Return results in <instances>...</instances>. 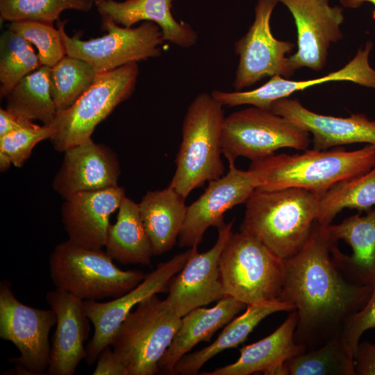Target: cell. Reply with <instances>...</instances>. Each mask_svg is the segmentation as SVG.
<instances>
[{
	"label": "cell",
	"instance_id": "8",
	"mask_svg": "<svg viewBox=\"0 0 375 375\" xmlns=\"http://www.w3.org/2000/svg\"><path fill=\"white\" fill-rule=\"evenodd\" d=\"M139 74L137 62L98 72L90 88L67 110L57 112L50 138L60 152L91 138L96 126L133 94Z\"/></svg>",
	"mask_w": 375,
	"mask_h": 375
},
{
	"label": "cell",
	"instance_id": "16",
	"mask_svg": "<svg viewBox=\"0 0 375 375\" xmlns=\"http://www.w3.org/2000/svg\"><path fill=\"white\" fill-rule=\"evenodd\" d=\"M233 223L232 220L219 227L215 244L204 253L195 251L169 285L165 301L178 316L182 317L226 296L220 276L219 258L233 233Z\"/></svg>",
	"mask_w": 375,
	"mask_h": 375
},
{
	"label": "cell",
	"instance_id": "40",
	"mask_svg": "<svg viewBox=\"0 0 375 375\" xmlns=\"http://www.w3.org/2000/svg\"><path fill=\"white\" fill-rule=\"evenodd\" d=\"M33 121L22 118L6 109H0V138L17 130L34 126Z\"/></svg>",
	"mask_w": 375,
	"mask_h": 375
},
{
	"label": "cell",
	"instance_id": "39",
	"mask_svg": "<svg viewBox=\"0 0 375 375\" xmlns=\"http://www.w3.org/2000/svg\"><path fill=\"white\" fill-rule=\"evenodd\" d=\"M354 358L356 375H375V343L360 342Z\"/></svg>",
	"mask_w": 375,
	"mask_h": 375
},
{
	"label": "cell",
	"instance_id": "5",
	"mask_svg": "<svg viewBox=\"0 0 375 375\" xmlns=\"http://www.w3.org/2000/svg\"><path fill=\"white\" fill-rule=\"evenodd\" d=\"M51 281L56 288L83 301L118 297L146 277L139 270H122L102 249L78 247L68 240L58 244L49 257Z\"/></svg>",
	"mask_w": 375,
	"mask_h": 375
},
{
	"label": "cell",
	"instance_id": "33",
	"mask_svg": "<svg viewBox=\"0 0 375 375\" xmlns=\"http://www.w3.org/2000/svg\"><path fill=\"white\" fill-rule=\"evenodd\" d=\"M31 44L8 29L0 38V96H6L28 74L41 66Z\"/></svg>",
	"mask_w": 375,
	"mask_h": 375
},
{
	"label": "cell",
	"instance_id": "34",
	"mask_svg": "<svg viewBox=\"0 0 375 375\" xmlns=\"http://www.w3.org/2000/svg\"><path fill=\"white\" fill-rule=\"evenodd\" d=\"M94 0H0V16L12 22L35 21L53 24L65 10L88 12Z\"/></svg>",
	"mask_w": 375,
	"mask_h": 375
},
{
	"label": "cell",
	"instance_id": "29",
	"mask_svg": "<svg viewBox=\"0 0 375 375\" xmlns=\"http://www.w3.org/2000/svg\"><path fill=\"white\" fill-rule=\"evenodd\" d=\"M50 69L41 65L21 79L6 96V109L24 119L51 124L57 110L50 91Z\"/></svg>",
	"mask_w": 375,
	"mask_h": 375
},
{
	"label": "cell",
	"instance_id": "28",
	"mask_svg": "<svg viewBox=\"0 0 375 375\" xmlns=\"http://www.w3.org/2000/svg\"><path fill=\"white\" fill-rule=\"evenodd\" d=\"M105 247L109 256L120 263H151L153 249L139 204L126 197L118 208L116 222L109 227Z\"/></svg>",
	"mask_w": 375,
	"mask_h": 375
},
{
	"label": "cell",
	"instance_id": "1",
	"mask_svg": "<svg viewBox=\"0 0 375 375\" xmlns=\"http://www.w3.org/2000/svg\"><path fill=\"white\" fill-rule=\"evenodd\" d=\"M337 244L326 225L316 221L302 249L284 259L279 300L294 306V341L307 350L341 335L349 317L365 305L372 292V287L351 282L336 267L331 253Z\"/></svg>",
	"mask_w": 375,
	"mask_h": 375
},
{
	"label": "cell",
	"instance_id": "13",
	"mask_svg": "<svg viewBox=\"0 0 375 375\" xmlns=\"http://www.w3.org/2000/svg\"><path fill=\"white\" fill-rule=\"evenodd\" d=\"M198 247L178 253L162 262L135 288L112 301H84L86 314L94 326V334L88 342L86 362L92 365L101 351L110 345L121 324L132 308L144 299L167 291L172 278L185 266Z\"/></svg>",
	"mask_w": 375,
	"mask_h": 375
},
{
	"label": "cell",
	"instance_id": "30",
	"mask_svg": "<svg viewBox=\"0 0 375 375\" xmlns=\"http://www.w3.org/2000/svg\"><path fill=\"white\" fill-rule=\"evenodd\" d=\"M285 375H356L354 352L338 335L285 363Z\"/></svg>",
	"mask_w": 375,
	"mask_h": 375
},
{
	"label": "cell",
	"instance_id": "21",
	"mask_svg": "<svg viewBox=\"0 0 375 375\" xmlns=\"http://www.w3.org/2000/svg\"><path fill=\"white\" fill-rule=\"evenodd\" d=\"M269 110L312 134L314 149L326 150L356 143L375 145V120L364 114L347 117L322 115L288 97L274 101Z\"/></svg>",
	"mask_w": 375,
	"mask_h": 375
},
{
	"label": "cell",
	"instance_id": "42",
	"mask_svg": "<svg viewBox=\"0 0 375 375\" xmlns=\"http://www.w3.org/2000/svg\"><path fill=\"white\" fill-rule=\"evenodd\" d=\"M104 0H95V3H97V2H101V1H103Z\"/></svg>",
	"mask_w": 375,
	"mask_h": 375
},
{
	"label": "cell",
	"instance_id": "32",
	"mask_svg": "<svg viewBox=\"0 0 375 375\" xmlns=\"http://www.w3.org/2000/svg\"><path fill=\"white\" fill-rule=\"evenodd\" d=\"M98 72L87 62L65 55L50 69V91L57 112L67 110L90 88Z\"/></svg>",
	"mask_w": 375,
	"mask_h": 375
},
{
	"label": "cell",
	"instance_id": "10",
	"mask_svg": "<svg viewBox=\"0 0 375 375\" xmlns=\"http://www.w3.org/2000/svg\"><path fill=\"white\" fill-rule=\"evenodd\" d=\"M107 34L88 40L78 35L69 36L65 30L67 21H58L66 55L83 60L97 72L155 58L160 55L165 42L156 23L144 22L137 27L119 26L111 19H101Z\"/></svg>",
	"mask_w": 375,
	"mask_h": 375
},
{
	"label": "cell",
	"instance_id": "17",
	"mask_svg": "<svg viewBox=\"0 0 375 375\" xmlns=\"http://www.w3.org/2000/svg\"><path fill=\"white\" fill-rule=\"evenodd\" d=\"M372 48L373 43L367 42L364 48L359 49L356 56L343 67L324 76L305 81H291L281 76H274L263 85L251 90H213L211 94L223 106L250 105L269 110L274 101L317 84L348 81L375 88V69L370 65L369 60Z\"/></svg>",
	"mask_w": 375,
	"mask_h": 375
},
{
	"label": "cell",
	"instance_id": "24",
	"mask_svg": "<svg viewBox=\"0 0 375 375\" xmlns=\"http://www.w3.org/2000/svg\"><path fill=\"white\" fill-rule=\"evenodd\" d=\"M174 0H104L95 3L101 19H109L116 24L132 27L140 22H152L160 28L165 41L179 47L194 46L198 35L185 22L176 21L171 9Z\"/></svg>",
	"mask_w": 375,
	"mask_h": 375
},
{
	"label": "cell",
	"instance_id": "4",
	"mask_svg": "<svg viewBox=\"0 0 375 375\" xmlns=\"http://www.w3.org/2000/svg\"><path fill=\"white\" fill-rule=\"evenodd\" d=\"M223 106L210 94H199L190 103L181 128L176 169L169 186L183 198L206 181L224 175L222 134Z\"/></svg>",
	"mask_w": 375,
	"mask_h": 375
},
{
	"label": "cell",
	"instance_id": "18",
	"mask_svg": "<svg viewBox=\"0 0 375 375\" xmlns=\"http://www.w3.org/2000/svg\"><path fill=\"white\" fill-rule=\"evenodd\" d=\"M46 301L56 315L47 374L73 375L87 356L85 342L90 335L91 321L84 301L57 288L47 293Z\"/></svg>",
	"mask_w": 375,
	"mask_h": 375
},
{
	"label": "cell",
	"instance_id": "26",
	"mask_svg": "<svg viewBox=\"0 0 375 375\" xmlns=\"http://www.w3.org/2000/svg\"><path fill=\"white\" fill-rule=\"evenodd\" d=\"M185 200L168 185L160 190L148 191L138 203L153 256L162 255L175 245L185 219Z\"/></svg>",
	"mask_w": 375,
	"mask_h": 375
},
{
	"label": "cell",
	"instance_id": "12",
	"mask_svg": "<svg viewBox=\"0 0 375 375\" xmlns=\"http://www.w3.org/2000/svg\"><path fill=\"white\" fill-rule=\"evenodd\" d=\"M278 3L277 0H258L253 22L235 43V51L239 56L233 81L235 91H241L267 76L289 78L295 72L286 56L295 44L276 39L271 30V16Z\"/></svg>",
	"mask_w": 375,
	"mask_h": 375
},
{
	"label": "cell",
	"instance_id": "23",
	"mask_svg": "<svg viewBox=\"0 0 375 375\" xmlns=\"http://www.w3.org/2000/svg\"><path fill=\"white\" fill-rule=\"evenodd\" d=\"M297 324V314L294 310L270 335L242 347L235 362L203 374L250 375L262 372L265 375H285L286 361L307 350L294 341Z\"/></svg>",
	"mask_w": 375,
	"mask_h": 375
},
{
	"label": "cell",
	"instance_id": "35",
	"mask_svg": "<svg viewBox=\"0 0 375 375\" xmlns=\"http://www.w3.org/2000/svg\"><path fill=\"white\" fill-rule=\"evenodd\" d=\"M53 126L35 124L11 132L0 138V170L5 172L11 164L21 167L31 156L35 146L54 134Z\"/></svg>",
	"mask_w": 375,
	"mask_h": 375
},
{
	"label": "cell",
	"instance_id": "11",
	"mask_svg": "<svg viewBox=\"0 0 375 375\" xmlns=\"http://www.w3.org/2000/svg\"><path fill=\"white\" fill-rule=\"evenodd\" d=\"M56 324L52 309L44 310L28 306L19 301L13 294L11 283H0V337L11 342L20 356L13 358L16 367L24 374H43L47 372L51 345L49 334Z\"/></svg>",
	"mask_w": 375,
	"mask_h": 375
},
{
	"label": "cell",
	"instance_id": "41",
	"mask_svg": "<svg viewBox=\"0 0 375 375\" xmlns=\"http://www.w3.org/2000/svg\"><path fill=\"white\" fill-rule=\"evenodd\" d=\"M343 7L355 9L360 7L364 3H370L374 5V10L372 12V17L375 20V0H339Z\"/></svg>",
	"mask_w": 375,
	"mask_h": 375
},
{
	"label": "cell",
	"instance_id": "20",
	"mask_svg": "<svg viewBox=\"0 0 375 375\" xmlns=\"http://www.w3.org/2000/svg\"><path fill=\"white\" fill-rule=\"evenodd\" d=\"M125 197L124 188L117 185L81 192L64 199L61 217L68 240L86 249L105 247L110 215Z\"/></svg>",
	"mask_w": 375,
	"mask_h": 375
},
{
	"label": "cell",
	"instance_id": "6",
	"mask_svg": "<svg viewBox=\"0 0 375 375\" xmlns=\"http://www.w3.org/2000/svg\"><path fill=\"white\" fill-rule=\"evenodd\" d=\"M284 270V259L242 231L231 233L219 258L225 295L247 306L279 300Z\"/></svg>",
	"mask_w": 375,
	"mask_h": 375
},
{
	"label": "cell",
	"instance_id": "19",
	"mask_svg": "<svg viewBox=\"0 0 375 375\" xmlns=\"http://www.w3.org/2000/svg\"><path fill=\"white\" fill-rule=\"evenodd\" d=\"M53 189L65 199L74 194L118 185L120 165L115 153L92 138L64 151Z\"/></svg>",
	"mask_w": 375,
	"mask_h": 375
},
{
	"label": "cell",
	"instance_id": "3",
	"mask_svg": "<svg viewBox=\"0 0 375 375\" xmlns=\"http://www.w3.org/2000/svg\"><path fill=\"white\" fill-rule=\"evenodd\" d=\"M323 194L297 188H255L245 203L240 231L257 238L279 258L288 259L308 240Z\"/></svg>",
	"mask_w": 375,
	"mask_h": 375
},
{
	"label": "cell",
	"instance_id": "22",
	"mask_svg": "<svg viewBox=\"0 0 375 375\" xmlns=\"http://www.w3.org/2000/svg\"><path fill=\"white\" fill-rule=\"evenodd\" d=\"M326 229L333 240L344 241L352 251L346 254L338 244L333 247L331 257L339 271L356 285L375 286V208L326 225Z\"/></svg>",
	"mask_w": 375,
	"mask_h": 375
},
{
	"label": "cell",
	"instance_id": "7",
	"mask_svg": "<svg viewBox=\"0 0 375 375\" xmlns=\"http://www.w3.org/2000/svg\"><path fill=\"white\" fill-rule=\"evenodd\" d=\"M181 323L157 294L140 301L121 324L110 346L128 375H153Z\"/></svg>",
	"mask_w": 375,
	"mask_h": 375
},
{
	"label": "cell",
	"instance_id": "31",
	"mask_svg": "<svg viewBox=\"0 0 375 375\" xmlns=\"http://www.w3.org/2000/svg\"><path fill=\"white\" fill-rule=\"evenodd\" d=\"M375 206V164L366 173L341 181L323 194L317 222L331 224L335 216L344 208L358 212L368 210Z\"/></svg>",
	"mask_w": 375,
	"mask_h": 375
},
{
	"label": "cell",
	"instance_id": "36",
	"mask_svg": "<svg viewBox=\"0 0 375 375\" xmlns=\"http://www.w3.org/2000/svg\"><path fill=\"white\" fill-rule=\"evenodd\" d=\"M8 29L37 47L42 65L51 67L66 55L60 32L52 24L35 21H17L10 22Z\"/></svg>",
	"mask_w": 375,
	"mask_h": 375
},
{
	"label": "cell",
	"instance_id": "37",
	"mask_svg": "<svg viewBox=\"0 0 375 375\" xmlns=\"http://www.w3.org/2000/svg\"><path fill=\"white\" fill-rule=\"evenodd\" d=\"M375 329V286L365 305L351 315L343 327L341 335L347 341L355 353L363 333Z\"/></svg>",
	"mask_w": 375,
	"mask_h": 375
},
{
	"label": "cell",
	"instance_id": "14",
	"mask_svg": "<svg viewBox=\"0 0 375 375\" xmlns=\"http://www.w3.org/2000/svg\"><path fill=\"white\" fill-rule=\"evenodd\" d=\"M292 15L297 27V51L289 57L296 72L308 67L319 72L326 65L332 43L343 38L344 10L329 0H277Z\"/></svg>",
	"mask_w": 375,
	"mask_h": 375
},
{
	"label": "cell",
	"instance_id": "9",
	"mask_svg": "<svg viewBox=\"0 0 375 375\" xmlns=\"http://www.w3.org/2000/svg\"><path fill=\"white\" fill-rule=\"evenodd\" d=\"M310 142V134L288 119L253 106L225 117L222 134L223 154L234 160H258L283 148L305 151Z\"/></svg>",
	"mask_w": 375,
	"mask_h": 375
},
{
	"label": "cell",
	"instance_id": "15",
	"mask_svg": "<svg viewBox=\"0 0 375 375\" xmlns=\"http://www.w3.org/2000/svg\"><path fill=\"white\" fill-rule=\"evenodd\" d=\"M228 171L209 181L204 192L187 207L185 219L178 237L181 247H198L207 229L222 226L224 213L246 203L256 188L249 170L237 168L235 160L227 159Z\"/></svg>",
	"mask_w": 375,
	"mask_h": 375
},
{
	"label": "cell",
	"instance_id": "38",
	"mask_svg": "<svg viewBox=\"0 0 375 375\" xmlns=\"http://www.w3.org/2000/svg\"><path fill=\"white\" fill-rule=\"evenodd\" d=\"M97 361L93 375H128L126 368L110 348V345L101 351Z\"/></svg>",
	"mask_w": 375,
	"mask_h": 375
},
{
	"label": "cell",
	"instance_id": "2",
	"mask_svg": "<svg viewBox=\"0 0 375 375\" xmlns=\"http://www.w3.org/2000/svg\"><path fill=\"white\" fill-rule=\"evenodd\" d=\"M375 164V145L347 151L306 149L301 153L274 154L252 161L249 171L256 188L276 190L301 188L325 193L337 183L368 172Z\"/></svg>",
	"mask_w": 375,
	"mask_h": 375
},
{
	"label": "cell",
	"instance_id": "25",
	"mask_svg": "<svg viewBox=\"0 0 375 375\" xmlns=\"http://www.w3.org/2000/svg\"><path fill=\"white\" fill-rule=\"evenodd\" d=\"M247 305L225 296L212 308H197L181 317L180 327L158 363V372L172 374L176 362L201 341H208Z\"/></svg>",
	"mask_w": 375,
	"mask_h": 375
},
{
	"label": "cell",
	"instance_id": "27",
	"mask_svg": "<svg viewBox=\"0 0 375 375\" xmlns=\"http://www.w3.org/2000/svg\"><path fill=\"white\" fill-rule=\"evenodd\" d=\"M294 306L281 300L247 306L241 315L228 322L217 338L209 346L182 357L172 374L194 375L201 367L219 353L244 342L253 330L267 316L277 312H290Z\"/></svg>",
	"mask_w": 375,
	"mask_h": 375
}]
</instances>
